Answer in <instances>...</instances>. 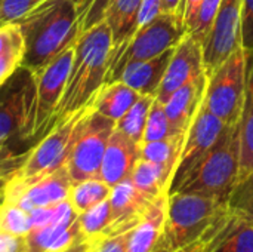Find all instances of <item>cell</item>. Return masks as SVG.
<instances>
[{"label":"cell","instance_id":"1","mask_svg":"<svg viewBox=\"0 0 253 252\" xmlns=\"http://www.w3.org/2000/svg\"><path fill=\"white\" fill-rule=\"evenodd\" d=\"M16 24L24 39L22 67L34 74L76 45L80 36L77 7L70 0H44Z\"/></svg>","mask_w":253,"mask_h":252},{"label":"cell","instance_id":"2","mask_svg":"<svg viewBox=\"0 0 253 252\" xmlns=\"http://www.w3.org/2000/svg\"><path fill=\"white\" fill-rule=\"evenodd\" d=\"M111 50L113 39L105 21L80 33L55 125L92 107L95 97L105 85Z\"/></svg>","mask_w":253,"mask_h":252},{"label":"cell","instance_id":"3","mask_svg":"<svg viewBox=\"0 0 253 252\" xmlns=\"http://www.w3.org/2000/svg\"><path fill=\"white\" fill-rule=\"evenodd\" d=\"M240 123L230 126L170 193H196L228 201L240 172ZM169 193V195H170Z\"/></svg>","mask_w":253,"mask_h":252},{"label":"cell","instance_id":"4","mask_svg":"<svg viewBox=\"0 0 253 252\" xmlns=\"http://www.w3.org/2000/svg\"><path fill=\"white\" fill-rule=\"evenodd\" d=\"M225 201L196 195L170 193L163 232V252H172L202 238L225 212Z\"/></svg>","mask_w":253,"mask_h":252},{"label":"cell","instance_id":"5","mask_svg":"<svg viewBox=\"0 0 253 252\" xmlns=\"http://www.w3.org/2000/svg\"><path fill=\"white\" fill-rule=\"evenodd\" d=\"M188 34V28L181 15L162 12L142 27H139L122 52L110 62L105 83L119 80L122 71L141 61H148L168 49L176 48Z\"/></svg>","mask_w":253,"mask_h":252},{"label":"cell","instance_id":"6","mask_svg":"<svg viewBox=\"0 0 253 252\" xmlns=\"http://www.w3.org/2000/svg\"><path fill=\"white\" fill-rule=\"evenodd\" d=\"M34 100L36 76L21 65L0 85V143H25L33 147Z\"/></svg>","mask_w":253,"mask_h":252},{"label":"cell","instance_id":"7","mask_svg":"<svg viewBox=\"0 0 253 252\" xmlns=\"http://www.w3.org/2000/svg\"><path fill=\"white\" fill-rule=\"evenodd\" d=\"M114 129L116 122L99 114L92 107L82 114L65 162L73 184L99 178L104 153Z\"/></svg>","mask_w":253,"mask_h":252},{"label":"cell","instance_id":"8","mask_svg":"<svg viewBox=\"0 0 253 252\" xmlns=\"http://www.w3.org/2000/svg\"><path fill=\"white\" fill-rule=\"evenodd\" d=\"M248 50L240 48L209 76L203 102L228 126L240 123L246 94Z\"/></svg>","mask_w":253,"mask_h":252},{"label":"cell","instance_id":"9","mask_svg":"<svg viewBox=\"0 0 253 252\" xmlns=\"http://www.w3.org/2000/svg\"><path fill=\"white\" fill-rule=\"evenodd\" d=\"M74 46L67 48L50 64L36 76V100L31 143H39L55 126L58 107L61 104L71 64L74 59Z\"/></svg>","mask_w":253,"mask_h":252},{"label":"cell","instance_id":"10","mask_svg":"<svg viewBox=\"0 0 253 252\" xmlns=\"http://www.w3.org/2000/svg\"><path fill=\"white\" fill-rule=\"evenodd\" d=\"M71 186L73 181L65 165L49 174L30 178L15 174L4 184L1 202L18 205L31 212L36 208L50 206L67 201Z\"/></svg>","mask_w":253,"mask_h":252},{"label":"cell","instance_id":"11","mask_svg":"<svg viewBox=\"0 0 253 252\" xmlns=\"http://www.w3.org/2000/svg\"><path fill=\"white\" fill-rule=\"evenodd\" d=\"M242 4L243 0H221L212 27L202 42L206 76L242 48Z\"/></svg>","mask_w":253,"mask_h":252},{"label":"cell","instance_id":"12","mask_svg":"<svg viewBox=\"0 0 253 252\" xmlns=\"http://www.w3.org/2000/svg\"><path fill=\"white\" fill-rule=\"evenodd\" d=\"M84 111H80L67 120L56 123L47 135H44L30 149L25 162L16 174L24 178H30L49 174L65 165L76 126Z\"/></svg>","mask_w":253,"mask_h":252},{"label":"cell","instance_id":"13","mask_svg":"<svg viewBox=\"0 0 253 252\" xmlns=\"http://www.w3.org/2000/svg\"><path fill=\"white\" fill-rule=\"evenodd\" d=\"M230 126L222 122L216 114H213L205 102H202L200 108L197 110L187 134L182 147V153L173 174L169 193L179 184V181L185 177V174L209 151L212 150L222 135L227 132Z\"/></svg>","mask_w":253,"mask_h":252},{"label":"cell","instance_id":"14","mask_svg":"<svg viewBox=\"0 0 253 252\" xmlns=\"http://www.w3.org/2000/svg\"><path fill=\"white\" fill-rule=\"evenodd\" d=\"M202 74H205L202 42L194 39L191 34H187L173 50L156 98L166 104L179 88Z\"/></svg>","mask_w":253,"mask_h":252},{"label":"cell","instance_id":"15","mask_svg":"<svg viewBox=\"0 0 253 252\" xmlns=\"http://www.w3.org/2000/svg\"><path fill=\"white\" fill-rule=\"evenodd\" d=\"M159 198V196H157ZM156 198L141 192L130 180H125L111 189V224L105 236L133 230L144 218Z\"/></svg>","mask_w":253,"mask_h":252},{"label":"cell","instance_id":"16","mask_svg":"<svg viewBox=\"0 0 253 252\" xmlns=\"http://www.w3.org/2000/svg\"><path fill=\"white\" fill-rule=\"evenodd\" d=\"M139 159L141 144L114 129L104 153L99 178L110 187H114L116 184L130 178V174Z\"/></svg>","mask_w":253,"mask_h":252},{"label":"cell","instance_id":"17","mask_svg":"<svg viewBox=\"0 0 253 252\" xmlns=\"http://www.w3.org/2000/svg\"><path fill=\"white\" fill-rule=\"evenodd\" d=\"M169 193L154 199L138 226L130 232L126 252H163V232L168 212Z\"/></svg>","mask_w":253,"mask_h":252},{"label":"cell","instance_id":"18","mask_svg":"<svg viewBox=\"0 0 253 252\" xmlns=\"http://www.w3.org/2000/svg\"><path fill=\"white\" fill-rule=\"evenodd\" d=\"M208 85L206 73L179 88L165 104L168 117L176 134H187L197 110L200 108Z\"/></svg>","mask_w":253,"mask_h":252},{"label":"cell","instance_id":"19","mask_svg":"<svg viewBox=\"0 0 253 252\" xmlns=\"http://www.w3.org/2000/svg\"><path fill=\"white\" fill-rule=\"evenodd\" d=\"M142 0H111L104 21L110 27L113 39V50L110 62L122 52L138 30V19Z\"/></svg>","mask_w":253,"mask_h":252},{"label":"cell","instance_id":"20","mask_svg":"<svg viewBox=\"0 0 253 252\" xmlns=\"http://www.w3.org/2000/svg\"><path fill=\"white\" fill-rule=\"evenodd\" d=\"M175 48L168 49L166 52L160 53L159 56L148 59V61H141V62H133L127 65L119 80L139 92L141 95H157L160 83L165 77L166 68L170 62V58L173 55Z\"/></svg>","mask_w":253,"mask_h":252},{"label":"cell","instance_id":"21","mask_svg":"<svg viewBox=\"0 0 253 252\" xmlns=\"http://www.w3.org/2000/svg\"><path fill=\"white\" fill-rule=\"evenodd\" d=\"M82 241H84V238L80 232L79 221L73 224L37 227L27 235L28 252H67Z\"/></svg>","mask_w":253,"mask_h":252},{"label":"cell","instance_id":"22","mask_svg":"<svg viewBox=\"0 0 253 252\" xmlns=\"http://www.w3.org/2000/svg\"><path fill=\"white\" fill-rule=\"evenodd\" d=\"M240 172L239 180L253 174V49L248 50L246 94L240 119Z\"/></svg>","mask_w":253,"mask_h":252},{"label":"cell","instance_id":"23","mask_svg":"<svg viewBox=\"0 0 253 252\" xmlns=\"http://www.w3.org/2000/svg\"><path fill=\"white\" fill-rule=\"evenodd\" d=\"M139 98V92H136L126 83L116 80L111 83H105L99 89L92 102V108L99 114L117 122Z\"/></svg>","mask_w":253,"mask_h":252},{"label":"cell","instance_id":"24","mask_svg":"<svg viewBox=\"0 0 253 252\" xmlns=\"http://www.w3.org/2000/svg\"><path fill=\"white\" fill-rule=\"evenodd\" d=\"M209 252H253V224L230 212Z\"/></svg>","mask_w":253,"mask_h":252},{"label":"cell","instance_id":"25","mask_svg":"<svg viewBox=\"0 0 253 252\" xmlns=\"http://www.w3.org/2000/svg\"><path fill=\"white\" fill-rule=\"evenodd\" d=\"M172 178L173 171H170L169 168L156 162L139 159L129 180L145 195L157 198L163 193H169Z\"/></svg>","mask_w":253,"mask_h":252},{"label":"cell","instance_id":"26","mask_svg":"<svg viewBox=\"0 0 253 252\" xmlns=\"http://www.w3.org/2000/svg\"><path fill=\"white\" fill-rule=\"evenodd\" d=\"M24 58V39L18 24L0 27V85H3L21 65Z\"/></svg>","mask_w":253,"mask_h":252},{"label":"cell","instance_id":"27","mask_svg":"<svg viewBox=\"0 0 253 252\" xmlns=\"http://www.w3.org/2000/svg\"><path fill=\"white\" fill-rule=\"evenodd\" d=\"M185 141V134L172 135L163 140L142 143L141 144V159L156 162L159 165H163L169 168L170 171H176L182 147Z\"/></svg>","mask_w":253,"mask_h":252},{"label":"cell","instance_id":"28","mask_svg":"<svg viewBox=\"0 0 253 252\" xmlns=\"http://www.w3.org/2000/svg\"><path fill=\"white\" fill-rule=\"evenodd\" d=\"M154 100V95H141V98L126 111V114L116 122V129L135 143L142 144L147 119Z\"/></svg>","mask_w":253,"mask_h":252},{"label":"cell","instance_id":"29","mask_svg":"<svg viewBox=\"0 0 253 252\" xmlns=\"http://www.w3.org/2000/svg\"><path fill=\"white\" fill-rule=\"evenodd\" d=\"M111 189L105 181L101 178H89L71 186L68 201L71 202L73 208L80 214L102 201H107L111 195Z\"/></svg>","mask_w":253,"mask_h":252},{"label":"cell","instance_id":"30","mask_svg":"<svg viewBox=\"0 0 253 252\" xmlns=\"http://www.w3.org/2000/svg\"><path fill=\"white\" fill-rule=\"evenodd\" d=\"M77 221H79L80 232L86 242L92 244V242L104 238L111 224L110 198L107 201H102L101 203L80 212Z\"/></svg>","mask_w":253,"mask_h":252},{"label":"cell","instance_id":"31","mask_svg":"<svg viewBox=\"0 0 253 252\" xmlns=\"http://www.w3.org/2000/svg\"><path fill=\"white\" fill-rule=\"evenodd\" d=\"M227 205L233 215L253 224V174L236 183Z\"/></svg>","mask_w":253,"mask_h":252},{"label":"cell","instance_id":"32","mask_svg":"<svg viewBox=\"0 0 253 252\" xmlns=\"http://www.w3.org/2000/svg\"><path fill=\"white\" fill-rule=\"evenodd\" d=\"M0 230L18 236H27L33 230L31 214L18 205L1 202Z\"/></svg>","mask_w":253,"mask_h":252},{"label":"cell","instance_id":"33","mask_svg":"<svg viewBox=\"0 0 253 252\" xmlns=\"http://www.w3.org/2000/svg\"><path fill=\"white\" fill-rule=\"evenodd\" d=\"M172 135H178V134L175 132V129H173L169 117H168L165 104L156 98L151 108H150V114L147 119V126H145L142 143L157 141V140H163V138H168Z\"/></svg>","mask_w":253,"mask_h":252},{"label":"cell","instance_id":"34","mask_svg":"<svg viewBox=\"0 0 253 252\" xmlns=\"http://www.w3.org/2000/svg\"><path fill=\"white\" fill-rule=\"evenodd\" d=\"M30 150H19L12 143H0V181L15 175L27 159Z\"/></svg>","mask_w":253,"mask_h":252},{"label":"cell","instance_id":"35","mask_svg":"<svg viewBox=\"0 0 253 252\" xmlns=\"http://www.w3.org/2000/svg\"><path fill=\"white\" fill-rule=\"evenodd\" d=\"M110 1L111 0H84V3L77 7L80 33L87 31L104 21Z\"/></svg>","mask_w":253,"mask_h":252},{"label":"cell","instance_id":"36","mask_svg":"<svg viewBox=\"0 0 253 252\" xmlns=\"http://www.w3.org/2000/svg\"><path fill=\"white\" fill-rule=\"evenodd\" d=\"M44 0H0V27L15 24Z\"/></svg>","mask_w":253,"mask_h":252},{"label":"cell","instance_id":"37","mask_svg":"<svg viewBox=\"0 0 253 252\" xmlns=\"http://www.w3.org/2000/svg\"><path fill=\"white\" fill-rule=\"evenodd\" d=\"M219 4H221V0H203L200 12H199L197 24H196L194 30L190 33L199 42H203L205 37L208 36V33L212 27V22L215 19V15L218 12Z\"/></svg>","mask_w":253,"mask_h":252},{"label":"cell","instance_id":"38","mask_svg":"<svg viewBox=\"0 0 253 252\" xmlns=\"http://www.w3.org/2000/svg\"><path fill=\"white\" fill-rule=\"evenodd\" d=\"M228 214H230V211H227L202 238H199L197 241H194V242H191V244H188V245H185V247H182V248H179V250H176V251H172V252H209L211 251V248H212V245H213V241H215V238H216V235H218V230L221 229V226H222V223L225 221V218L228 217Z\"/></svg>","mask_w":253,"mask_h":252},{"label":"cell","instance_id":"39","mask_svg":"<svg viewBox=\"0 0 253 252\" xmlns=\"http://www.w3.org/2000/svg\"><path fill=\"white\" fill-rule=\"evenodd\" d=\"M132 232V230H130ZM130 232L104 236L90 244V252H126Z\"/></svg>","mask_w":253,"mask_h":252},{"label":"cell","instance_id":"40","mask_svg":"<svg viewBox=\"0 0 253 252\" xmlns=\"http://www.w3.org/2000/svg\"><path fill=\"white\" fill-rule=\"evenodd\" d=\"M242 48L253 49V0H243L242 4Z\"/></svg>","mask_w":253,"mask_h":252},{"label":"cell","instance_id":"41","mask_svg":"<svg viewBox=\"0 0 253 252\" xmlns=\"http://www.w3.org/2000/svg\"><path fill=\"white\" fill-rule=\"evenodd\" d=\"M0 252H28L27 236H18L0 230Z\"/></svg>","mask_w":253,"mask_h":252},{"label":"cell","instance_id":"42","mask_svg":"<svg viewBox=\"0 0 253 252\" xmlns=\"http://www.w3.org/2000/svg\"><path fill=\"white\" fill-rule=\"evenodd\" d=\"M159 13H162V0H142L139 19H138V28L156 18Z\"/></svg>","mask_w":253,"mask_h":252},{"label":"cell","instance_id":"43","mask_svg":"<svg viewBox=\"0 0 253 252\" xmlns=\"http://www.w3.org/2000/svg\"><path fill=\"white\" fill-rule=\"evenodd\" d=\"M203 0H185V7H184V22L188 28V34L194 30L199 18V12L202 7Z\"/></svg>","mask_w":253,"mask_h":252},{"label":"cell","instance_id":"44","mask_svg":"<svg viewBox=\"0 0 253 252\" xmlns=\"http://www.w3.org/2000/svg\"><path fill=\"white\" fill-rule=\"evenodd\" d=\"M185 0H162V12L181 15L184 18Z\"/></svg>","mask_w":253,"mask_h":252},{"label":"cell","instance_id":"45","mask_svg":"<svg viewBox=\"0 0 253 252\" xmlns=\"http://www.w3.org/2000/svg\"><path fill=\"white\" fill-rule=\"evenodd\" d=\"M90 247V244L89 242H86V241H82V242H77L76 245H73L70 250L67 252H84L87 248Z\"/></svg>","mask_w":253,"mask_h":252},{"label":"cell","instance_id":"46","mask_svg":"<svg viewBox=\"0 0 253 252\" xmlns=\"http://www.w3.org/2000/svg\"><path fill=\"white\" fill-rule=\"evenodd\" d=\"M6 181H7V180L0 181V201L3 199V190H4V184H6Z\"/></svg>","mask_w":253,"mask_h":252},{"label":"cell","instance_id":"47","mask_svg":"<svg viewBox=\"0 0 253 252\" xmlns=\"http://www.w3.org/2000/svg\"><path fill=\"white\" fill-rule=\"evenodd\" d=\"M70 1H71V3H74V4H76V7H79L82 3H84V0H70Z\"/></svg>","mask_w":253,"mask_h":252},{"label":"cell","instance_id":"48","mask_svg":"<svg viewBox=\"0 0 253 252\" xmlns=\"http://www.w3.org/2000/svg\"><path fill=\"white\" fill-rule=\"evenodd\" d=\"M89 250H90V247H89V248H87V250H86V251H84V252H90V251H89Z\"/></svg>","mask_w":253,"mask_h":252},{"label":"cell","instance_id":"49","mask_svg":"<svg viewBox=\"0 0 253 252\" xmlns=\"http://www.w3.org/2000/svg\"><path fill=\"white\" fill-rule=\"evenodd\" d=\"M0 209H1V201H0Z\"/></svg>","mask_w":253,"mask_h":252}]
</instances>
